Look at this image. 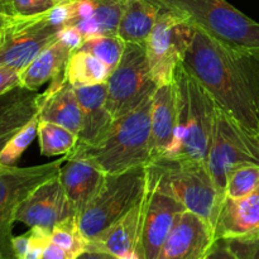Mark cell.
<instances>
[{"instance_id":"16","label":"cell","mask_w":259,"mask_h":259,"mask_svg":"<svg viewBox=\"0 0 259 259\" xmlns=\"http://www.w3.org/2000/svg\"><path fill=\"white\" fill-rule=\"evenodd\" d=\"M38 119L62 125L80 136L81 106L75 88L68 82L65 73L53 78L47 90L38 95Z\"/></svg>"},{"instance_id":"5","label":"cell","mask_w":259,"mask_h":259,"mask_svg":"<svg viewBox=\"0 0 259 259\" xmlns=\"http://www.w3.org/2000/svg\"><path fill=\"white\" fill-rule=\"evenodd\" d=\"M72 2L56 5L47 13L34 17L13 18L0 35V67L20 72L56 42L61 29L72 18Z\"/></svg>"},{"instance_id":"15","label":"cell","mask_w":259,"mask_h":259,"mask_svg":"<svg viewBox=\"0 0 259 259\" xmlns=\"http://www.w3.org/2000/svg\"><path fill=\"white\" fill-rule=\"evenodd\" d=\"M215 239L259 237V186L239 199L223 197L214 225Z\"/></svg>"},{"instance_id":"3","label":"cell","mask_w":259,"mask_h":259,"mask_svg":"<svg viewBox=\"0 0 259 259\" xmlns=\"http://www.w3.org/2000/svg\"><path fill=\"white\" fill-rule=\"evenodd\" d=\"M174 85L177 108L176 137L171 151L164 157L206 163L217 103L182 62L175 70Z\"/></svg>"},{"instance_id":"19","label":"cell","mask_w":259,"mask_h":259,"mask_svg":"<svg viewBox=\"0 0 259 259\" xmlns=\"http://www.w3.org/2000/svg\"><path fill=\"white\" fill-rule=\"evenodd\" d=\"M143 206L144 197L131 211L89 240L86 252L105 253L113 257H125L137 253Z\"/></svg>"},{"instance_id":"1","label":"cell","mask_w":259,"mask_h":259,"mask_svg":"<svg viewBox=\"0 0 259 259\" xmlns=\"http://www.w3.org/2000/svg\"><path fill=\"white\" fill-rule=\"evenodd\" d=\"M181 62L220 109L259 133V48L228 45L194 27Z\"/></svg>"},{"instance_id":"42","label":"cell","mask_w":259,"mask_h":259,"mask_svg":"<svg viewBox=\"0 0 259 259\" xmlns=\"http://www.w3.org/2000/svg\"><path fill=\"white\" fill-rule=\"evenodd\" d=\"M56 5H61V4H66V3H70L72 0H53Z\"/></svg>"},{"instance_id":"23","label":"cell","mask_w":259,"mask_h":259,"mask_svg":"<svg viewBox=\"0 0 259 259\" xmlns=\"http://www.w3.org/2000/svg\"><path fill=\"white\" fill-rule=\"evenodd\" d=\"M163 8L161 0H128L116 34L124 42L144 43Z\"/></svg>"},{"instance_id":"32","label":"cell","mask_w":259,"mask_h":259,"mask_svg":"<svg viewBox=\"0 0 259 259\" xmlns=\"http://www.w3.org/2000/svg\"><path fill=\"white\" fill-rule=\"evenodd\" d=\"M227 240L238 259H259V237Z\"/></svg>"},{"instance_id":"12","label":"cell","mask_w":259,"mask_h":259,"mask_svg":"<svg viewBox=\"0 0 259 259\" xmlns=\"http://www.w3.org/2000/svg\"><path fill=\"white\" fill-rule=\"evenodd\" d=\"M185 211L186 209L176 199L158 191L151 182L147 181L137 244V255L139 259H157L162 245Z\"/></svg>"},{"instance_id":"43","label":"cell","mask_w":259,"mask_h":259,"mask_svg":"<svg viewBox=\"0 0 259 259\" xmlns=\"http://www.w3.org/2000/svg\"><path fill=\"white\" fill-rule=\"evenodd\" d=\"M2 30H3V28H0V35H2Z\"/></svg>"},{"instance_id":"40","label":"cell","mask_w":259,"mask_h":259,"mask_svg":"<svg viewBox=\"0 0 259 259\" xmlns=\"http://www.w3.org/2000/svg\"><path fill=\"white\" fill-rule=\"evenodd\" d=\"M76 259H114L113 255L105 254V253L98 252H85L81 255H78Z\"/></svg>"},{"instance_id":"28","label":"cell","mask_w":259,"mask_h":259,"mask_svg":"<svg viewBox=\"0 0 259 259\" xmlns=\"http://www.w3.org/2000/svg\"><path fill=\"white\" fill-rule=\"evenodd\" d=\"M51 242L60 245L71 255V258L76 259L88 250L89 240L83 237L78 227L77 217L75 215L62 220L53 228L51 233Z\"/></svg>"},{"instance_id":"9","label":"cell","mask_w":259,"mask_h":259,"mask_svg":"<svg viewBox=\"0 0 259 259\" xmlns=\"http://www.w3.org/2000/svg\"><path fill=\"white\" fill-rule=\"evenodd\" d=\"M156 89L144 43L125 42L118 66L106 80V104L114 120L134 110Z\"/></svg>"},{"instance_id":"41","label":"cell","mask_w":259,"mask_h":259,"mask_svg":"<svg viewBox=\"0 0 259 259\" xmlns=\"http://www.w3.org/2000/svg\"><path fill=\"white\" fill-rule=\"evenodd\" d=\"M12 19L13 18H7V17H3V15H0V28H4L5 25H7Z\"/></svg>"},{"instance_id":"30","label":"cell","mask_w":259,"mask_h":259,"mask_svg":"<svg viewBox=\"0 0 259 259\" xmlns=\"http://www.w3.org/2000/svg\"><path fill=\"white\" fill-rule=\"evenodd\" d=\"M38 123H39V119L37 115L10 139L9 143L5 146V148L0 153V164L14 166L15 162L22 157L25 149L29 147V144L37 136Z\"/></svg>"},{"instance_id":"24","label":"cell","mask_w":259,"mask_h":259,"mask_svg":"<svg viewBox=\"0 0 259 259\" xmlns=\"http://www.w3.org/2000/svg\"><path fill=\"white\" fill-rule=\"evenodd\" d=\"M63 73L73 88H81L106 82L111 71L95 56L77 50L71 53Z\"/></svg>"},{"instance_id":"11","label":"cell","mask_w":259,"mask_h":259,"mask_svg":"<svg viewBox=\"0 0 259 259\" xmlns=\"http://www.w3.org/2000/svg\"><path fill=\"white\" fill-rule=\"evenodd\" d=\"M182 15L164 7L151 34L144 42L152 76L157 86L171 83L175 70L181 63L192 33Z\"/></svg>"},{"instance_id":"20","label":"cell","mask_w":259,"mask_h":259,"mask_svg":"<svg viewBox=\"0 0 259 259\" xmlns=\"http://www.w3.org/2000/svg\"><path fill=\"white\" fill-rule=\"evenodd\" d=\"M82 114L78 143L91 146L101 139L114 121L106 104V82L75 88Z\"/></svg>"},{"instance_id":"13","label":"cell","mask_w":259,"mask_h":259,"mask_svg":"<svg viewBox=\"0 0 259 259\" xmlns=\"http://www.w3.org/2000/svg\"><path fill=\"white\" fill-rule=\"evenodd\" d=\"M75 215L57 175L39 185L22 202L15 220L29 228H40L52 233L58 223Z\"/></svg>"},{"instance_id":"33","label":"cell","mask_w":259,"mask_h":259,"mask_svg":"<svg viewBox=\"0 0 259 259\" xmlns=\"http://www.w3.org/2000/svg\"><path fill=\"white\" fill-rule=\"evenodd\" d=\"M29 249H28L27 259H39L43 250L51 242V233L40 228H30Z\"/></svg>"},{"instance_id":"37","label":"cell","mask_w":259,"mask_h":259,"mask_svg":"<svg viewBox=\"0 0 259 259\" xmlns=\"http://www.w3.org/2000/svg\"><path fill=\"white\" fill-rule=\"evenodd\" d=\"M29 240L30 233L27 232L25 234L13 237V253H14V259H27L28 249H29Z\"/></svg>"},{"instance_id":"38","label":"cell","mask_w":259,"mask_h":259,"mask_svg":"<svg viewBox=\"0 0 259 259\" xmlns=\"http://www.w3.org/2000/svg\"><path fill=\"white\" fill-rule=\"evenodd\" d=\"M39 259H72L71 255L66 252L63 248H61L60 245H57L56 243L50 242L47 247L43 250L42 255Z\"/></svg>"},{"instance_id":"7","label":"cell","mask_w":259,"mask_h":259,"mask_svg":"<svg viewBox=\"0 0 259 259\" xmlns=\"http://www.w3.org/2000/svg\"><path fill=\"white\" fill-rule=\"evenodd\" d=\"M190 24L211 37L240 47L259 48V23L227 0H161Z\"/></svg>"},{"instance_id":"25","label":"cell","mask_w":259,"mask_h":259,"mask_svg":"<svg viewBox=\"0 0 259 259\" xmlns=\"http://www.w3.org/2000/svg\"><path fill=\"white\" fill-rule=\"evenodd\" d=\"M91 15L76 27L85 34V39L94 34H116L119 23L128 0H89Z\"/></svg>"},{"instance_id":"2","label":"cell","mask_w":259,"mask_h":259,"mask_svg":"<svg viewBox=\"0 0 259 259\" xmlns=\"http://www.w3.org/2000/svg\"><path fill=\"white\" fill-rule=\"evenodd\" d=\"M152 96L134 110L115 119L99 142L77 144L72 153L83 157L105 174H116L152 161Z\"/></svg>"},{"instance_id":"31","label":"cell","mask_w":259,"mask_h":259,"mask_svg":"<svg viewBox=\"0 0 259 259\" xmlns=\"http://www.w3.org/2000/svg\"><path fill=\"white\" fill-rule=\"evenodd\" d=\"M15 17H34L56 7L53 0H9Z\"/></svg>"},{"instance_id":"8","label":"cell","mask_w":259,"mask_h":259,"mask_svg":"<svg viewBox=\"0 0 259 259\" xmlns=\"http://www.w3.org/2000/svg\"><path fill=\"white\" fill-rule=\"evenodd\" d=\"M244 164L259 166V133L248 129L218 106L206 166L222 197L228 175Z\"/></svg>"},{"instance_id":"26","label":"cell","mask_w":259,"mask_h":259,"mask_svg":"<svg viewBox=\"0 0 259 259\" xmlns=\"http://www.w3.org/2000/svg\"><path fill=\"white\" fill-rule=\"evenodd\" d=\"M40 153L46 157L67 154L77 146L78 136L51 121L39 120L37 131Z\"/></svg>"},{"instance_id":"21","label":"cell","mask_w":259,"mask_h":259,"mask_svg":"<svg viewBox=\"0 0 259 259\" xmlns=\"http://www.w3.org/2000/svg\"><path fill=\"white\" fill-rule=\"evenodd\" d=\"M38 91L17 86L0 95V153L10 139L38 115Z\"/></svg>"},{"instance_id":"6","label":"cell","mask_w":259,"mask_h":259,"mask_svg":"<svg viewBox=\"0 0 259 259\" xmlns=\"http://www.w3.org/2000/svg\"><path fill=\"white\" fill-rule=\"evenodd\" d=\"M147 181L148 164L106 174L100 189L77 217L83 237L93 239L138 205L146 195Z\"/></svg>"},{"instance_id":"34","label":"cell","mask_w":259,"mask_h":259,"mask_svg":"<svg viewBox=\"0 0 259 259\" xmlns=\"http://www.w3.org/2000/svg\"><path fill=\"white\" fill-rule=\"evenodd\" d=\"M58 39L62 40L72 51H77L85 40V34L76 25H65L61 29Z\"/></svg>"},{"instance_id":"39","label":"cell","mask_w":259,"mask_h":259,"mask_svg":"<svg viewBox=\"0 0 259 259\" xmlns=\"http://www.w3.org/2000/svg\"><path fill=\"white\" fill-rule=\"evenodd\" d=\"M0 15L7 18H15L13 8L9 0H0Z\"/></svg>"},{"instance_id":"17","label":"cell","mask_w":259,"mask_h":259,"mask_svg":"<svg viewBox=\"0 0 259 259\" xmlns=\"http://www.w3.org/2000/svg\"><path fill=\"white\" fill-rule=\"evenodd\" d=\"M105 175V172L83 157L72 152L65 154L58 177L77 217L100 189Z\"/></svg>"},{"instance_id":"35","label":"cell","mask_w":259,"mask_h":259,"mask_svg":"<svg viewBox=\"0 0 259 259\" xmlns=\"http://www.w3.org/2000/svg\"><path fill=\"white\" fill-rule=\"evenodd\" d=\"M204 259H238L227 239H215Z\"/></svg>"},{"instance_id":"29","label":"cell","mask_w":259,"mask_h":259,"mask_svg":"<svg viewBox=\"0 0 259 259\" xmlns=\"http://www.w3.org/2000/svg\"><path fill=\"white\" fill-rule=\"evenodd\" d=\"M259 186V166L244 164L235 167L228 175L224 197L239 199L254 191Z\"/></svg>"},{"instance_id":"36","label":"cell","mask_w":259,"mask_h":259,"mask_svg":"<svg viewBox=\"0 0 259 259\" xmlns=\"http://www.w3.org/2000/svg\"><path fill=\"white\" fill-rule=\"evenodd\" d=\"M20 85L19 71L9 67H0V95Z\"/></svg>"},{"instance_id":"10","label":"cell","mask_w":259,"mask_h":259,"mask_svg":"<svg viewBox=\"0 0 259 259\" xmlns=\"http://www.w3.org/2000/svg\"><path fill=\"white\" fill-rule=\"evenodd\" d=\"M65 156L57 161L19 168L0 164V259H14L13 225L22 202L43 182L57 176Z\"/></svg>"},{"instance_id":"27","label":"cell","mask_w":259,"mask_h":259,"mask_svg":"<svg viewBox=\"0 0 259 259\" xmlns=\"http://www.w3.org/2000/svg\"><path fill=\"white\" fill-rule=\"evenodd\" d=\"M124 48L125 42L118 34H94L86 38L78 50L91 53L113 71L123 56Z\"/></svg>"},{"instance_id":"18","label":"cell","mask_w":259,"mask_h":259,"mask_svg":"<svg viewBox=\"0 0 259 259\" xmlns=\"http://www.w3.org/2000/svg\"><path fill=\"white\" fill-rule=\"evenodd\" d=\"M176 90H175L174 81H172L171 83L157 86L152 95V161L167 156L168 152L171 151L175 137H176Z\"/></svg>"},{"instance_id":"4","label":"cell","mask_w":259,"mask_h":259,"mask_svg":"<svg viewBox=\"0 0 259 259\" xmlns=\"http://www.w3.org/2000/svg\"><path fill=\"white\" fill-rule=\"evenodd\" d=\"M148 181L176 199L186 211L204 219L214 230L223 201L206 163L161 157L148 163Z\"/></svg>"},{"instance_id":"14","label":"cell","mask_w":259,"mask_h":259,"mask_svg":"<svg viewBox=\"0 0 259 259\" xmlns=\"http://www.w3.org/2000/svg\"><path fill=\"white\" fill-rule=\"evenodd\" d=\"M214 240V230L204 219L185 211L162 245L157 259H204Z\"/></svg>"},{"instance_id":"22","label":"cell","mask_w":259,"mask_h":259,"mask_svg":"<svg viewBox=\"0 0 259 259\" xmlns=\"http://www.w3.org/2000/svg\"><path fill=\"white\" fill-rule=\"evenodd\" d=\"M73 51L57 39L37 56L24 70L19 72L20 85L32 91H38L48 81L62 75L66 63Z\"/></svg>"}]
</instances>
